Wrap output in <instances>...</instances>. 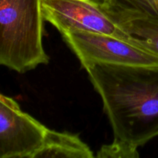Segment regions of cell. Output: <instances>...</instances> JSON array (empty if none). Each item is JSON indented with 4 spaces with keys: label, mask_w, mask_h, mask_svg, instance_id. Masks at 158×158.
Here are the masks:
<instances>
[{
    "label": "cell",
    "mask_w": 158,
    "mask_h": 158,
    "mask_svg": "<svg viewBox=\"0 0 158 158\" xmlns=\"http://www.w3.org/2000/svg\"><path fill=\"white\" fill-rule=\"evenodd\" d=\"M102 99L114 140L138 148L158 136V65L96 63L84 68Z\"/></svg>",
    "instance_id": "obj_1"
},
{
    "label": "cell",
    "mask_w": 158,
    "mask_h": 158,
    "mask_svg": "<svg viewBox=\"0 0 158 158\" xmlns=\"http://www.w3.org/2000/svg\"><path fill=\"white\" fill-rule=\"evenodd\" d=\"M41 0H0V66L19 73L49 62Z\"/></svg>",
    "instance_id": "obj_2"
},
{
    "label": "cell",
    "mask_w": 158,
    "mask_h": 158,
    "mask_svg": "<svg viewBox=\"0 0 158 158\" xmlns=\"http://www.w3.org/2000/svg\"><path fill=\"white\" fill-rule=\"evenodd\" d=\"M61 35L83 68L96 63L158 65L157 56L123 39L82 30L66 31Z\"/></svg>",
    "instance_id": "obj_3"
},
{
    "label": "cell",
    "mask_w": 158,
    "mask_h": 158,
    "mask_svg": "<svg viewBox=\"0 0 158 158\" xmlns=\"http://www.w3.org/2000/svg\"><path fill=\"white\" fill-rule=\"evenodd\" d=\"M47 127L0 94V158H32Z\"/></svg>",
    "instance_id": "obj_4"
},
{
    "label": "cell",
    "mask_w": 158,
    "mask_h": 158,
    "mask_svg": "<svg viewBox=\"0 0 158 158\" xmlns=\"http://www.w3.org/2000/svg\"><path fill=\"white\" fill-rule=\"evenodd\" d=\"M41 7L45 21L60 33L88 31L131 42L127 34L90 0H41Z\"/></svg>",
    "instance_id": "obj_5"
},
{
    "label": "cell",
    "mask_w": 158,
    "mask_h": 158,
    "mask_svg": "<svg viewBox=\"0 0 158 158\" xmlns=\"http://www.w3.org/2000/svg\"><path fill=\"white\" fill-rule=\"evenodd\" d=\"M93 158L94 152L78 134L59 132L47 128L40 148L32 158Z\"/></svg>",
    "instance_id": "obj_6"
},
{
    "label": "cell",
    "mask_w": 158,
    "mask_h": 158,
    "mask_svg": "<svg viewBox=\"0 0 158 158\" xmlns=\"http://www.w3.org/2000/svg\"><path fill=\"white\" fill-rule=\"evenodd\" d=\"M117 25L135 19H158V0H90Z\"/></svg>",
    "instance_id": "obj_7"
},
{
    "label": "cell",
    "mask_w": 158,
    "mask_h": 158,
    "mask_svg": "<svg viewBox=\"0 0 158 158\" xmlns=\"http://www.w3.org/2000/svg\"><path fill=\"white\" fill-rule=\"evenodd\" d=\"M118 26L133 43L158 56V19H135Z\"/></svg>",
    "instance_id": "obj_8"
},
{
    "label": "cell",
    "mask_w": 158,
    "mask_h": 158,
    "mask_svg": "<svg viewBox=\"0 0 158 158\" xmlns=\"http://www.w3.org/2000/svg\"><path fill=\"white\" fill-rule=\"evenodd\" d=\"M100 158H137L139 157L137 148L121 141L114 140L112 143L103 145L97 154Z\"/></svg>",
    "instance_id": "obj_9"
}]
</instances>
